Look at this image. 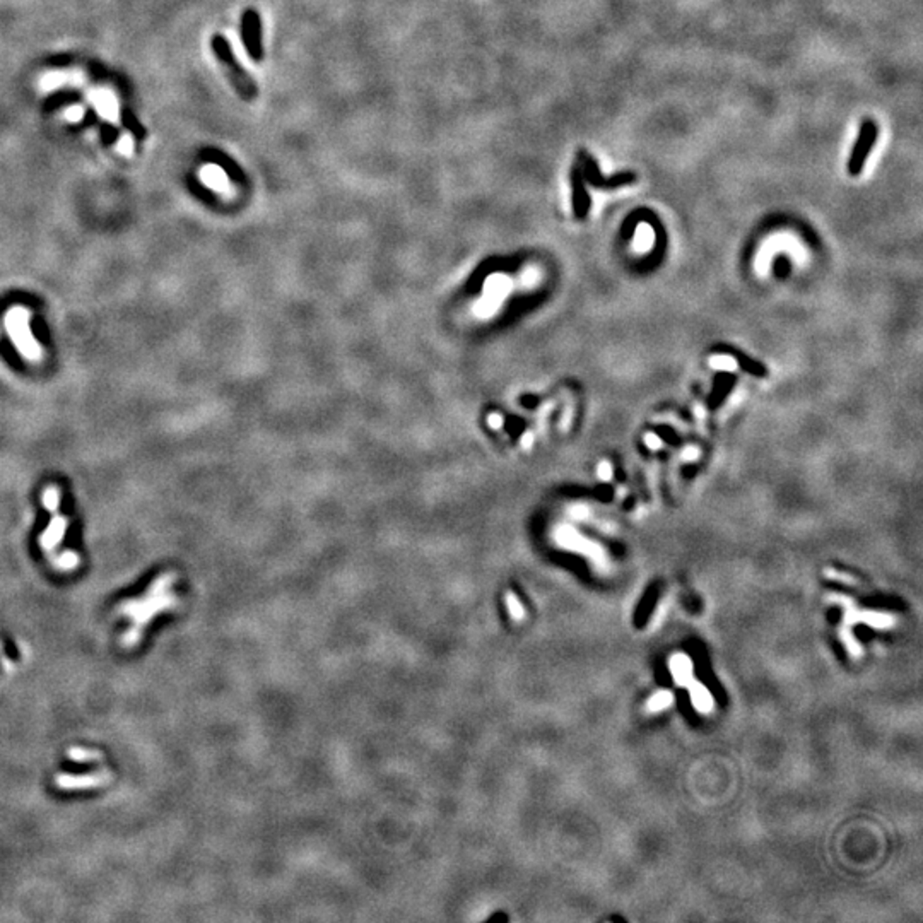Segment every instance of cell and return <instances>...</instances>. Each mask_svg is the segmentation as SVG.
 <instances>
[{
	"mask_svg": "<svg viewBox=\"0 0 923 923\" xmlns=\"http://www.w3.org/2000/svg\"><path fill=\"white\" fill-rule=\"evenodd\" d=\"M211 46L214 55H216L217 62L221 63L222 71H224L226 77L231 83V85L234 88V91L239 94V98L245 101H254L256 96H259V85L254 79H251L250 74L245 71V67L238 62L236 57H234V51L231 48V43L226 36L222 34H214L211 40Z\"/></svg>",
	"mask_w": 923,
	"mask_h": 923,
	"instance_id": "cell-1",
	"label": "cell"
},
{
	"mask_svg": "<svg viewBox=\"0 0 923 923\" xmlns=\"http://www.w3.org/2000/svg\"><path fill=\"white\" fill-rule=\"evenodd\" d=\"M4 327H6L9 339L12 340L17 353L26 361H40L43 358V348L40 342L34 339L31 332V311L28 308L21 305L12 306L4 316Z\"/></svg>",
	"mask_w": 923,
	"mask_h": 923,
	"instance_id": "cell-2",
	"label": "cell"
},
{
	"mask_svg": "<svg viewBox=\"0 0 923 923\" xmlns=\"http://www.w3.org/2000/svg\"><path fill=\"white\" fill-rule=\"evenodd\" d=\"M576 157H578L576 162H578L581 171H583L585 182L593 188H598V190H615V188L632 185L638 179V174L632 173V171H621V173H615L609 178L604 177L600 173V166H598L597 160L587 149H578Z\"/></svg>",
	"mask_w": 923,
	"mask_h": 923,
	"instance_id": "cell-3",
	"label": "cell"
},
{
	"mask_svg": "<svg viewBox=\"0 0 923 923\" xmlns=\"http://www.w3.org/2000/svg\"><path fill=\"white\" fill-rule=\"evenodd\" d=\"M879 135V127L874 120L867 118L863 120V123L860 125V130H858V137L855 140L852 152H850L848 157V173L852 177H858L862 173L863 165H865L867 157L874 149L875 140H877Z\"/></svg>",
	"mask_w": 923,
	"mask_h": 923,
	"instance_id": "cell-4",
	"label": "cell"
},
{
	"mask_svg": "<svg viewBox=\"0 0 923 923\" xmlns=\"http://www.w3.org/2000/svg\"><path fill=\"white\" fill-rule=\"evenodd\" d=\"M241 40L248 57L254 62L264 58L262 45V17L255 9H246L241 16Z\"/></svg>",
	"mask_w": 923,
	"mask_h": 923,
	"instance_id": "cell-5",
	"label": "cell"
},
{
	"mask_svg": "<svg viewBox=\"0 0 923 923\" xmlns=\"http://www.w3.org/2000/svg\"><path fill=\"white\" fill-rule=\"evenodd\" d=\"M570 182L573 190V209H575L576 217L583 219L590 209V195L587 192V182H585L583 171H581L578 162L573 165L570 171Z\"/></svg>",
	"mask_w": 923,
	"mask_h": 923,
	"instance_id": "cell-6",
	"label": "cell"
},
{
	"mask_svg": "<svg viewBox=\"0 0 923 923\" xmlns=\"http://www.w3.org/2000/svg\"><path fill=\"white\" fill-rule=\"evenodd\" d=\"M51 513H53V516H51L48 527H46L40 537V544L45 549V553H53L62 544L63 536H66L68 527V518L66 515H62L58 510H53Z\"/></svg>",
	"mask_w": 923,
	"mask_h": 923,
	"instance_id": "cell-7",
	"label": "cell"
},
{
	"mask_svg": "<svg viewBox=\"0 0 923 923\" xmlns=\"http://www.w3.org/2000/svg\"><path fill=\"white\" fill-rule=\"evenodd\" d=\"M845 622L846 624H857V622H863L867 626L875 627V630H887V627L895 626V617L889 615L886 612H874V610H869V612H860L855 607L848 605L845 610Z\"/></svg>",
	"mask_w": 923,
	"mask_h": 923,
	"instance_id": "cell-8",
	"label": "cell"
},
{
	"mask_svg": "<svg viewBox=\"0 0 923 923\" xmlns=\"http://www.w3.org/2000/svg\"><path fill=\"white\" fill-rule=\"evenodd\" d=\"M669 669L670 674H672L675 684L679 686H687L692 681V672H694V667H692V660L684 653H677L670 658L669 662Z\"/></svg>",
	"mask_w": 923,
	"mask_h": 923,
	"instance_id": "cell-9",
	"label": "cell"
},
{
	"mask_svg": "<svg viewBox=\"0 0 923 923\" xmlns=\"http://www.w3.org/2000/svg\"><path fill=\"white\" fill-rule=\"evenodd\" d=\"M204 156H205V161L214 162V165H217L219 168L224 170L233 182L236 183L243 182V170L239 168L236 162L231 160L229 156H226L224 152L217 151V149H207V151L204 152Z\"/></svg>",
	"mask_w": 923,
	"mask_h": 923,
	"instance_id": "cell-10",
	"label": "cell"
},
{
	"mask_svg": "<svg viewBox=\"0 0 923 923\" xmlns=\"http://www.w3.org/2000/svg\"><path fill=\"white\" fill-rule=\"evenodd\" d=\"M687 689H689V698L692 701V706L698 709L699 713L713 711V708H715V701H713L711 692L708 691L706 686H703L701 682L691 681L687 684Z\"/></svg>",
	"mask_w": 923,
	"mask_h": 923,
	"instance_id": "cell-11",
	"label": "cell"
},
{
	"mask_svg": "<svg viewBox=\"0 0 923 923\" xmlns=\"http://www.w3.org/2000/svg\"><path fill=\"white\" fill-rule=\"evenodd\" d=\"M120 115H122V123H123V127H125L127 130L130 132V134L134 135L137 140H142V139H145V135H147V132H145V127L142 125V123L139 122V118H137L135 115L132 113L130 110L123 108V110H122V113H120Z\"/></svg>",
	"mask_w": 923,
	"mask_h": 923,
	"instance_id": "cell-12",
	"label": "cell"
},
{
	"mask_svg": "<svg viewBox=\"0 0 923 923\" xmlns=\"http://www.w3.org/2000/svg\"><path fill=\"white\" fill-rule=\"evenodd\" d=\"M672 703H674V694H672V692L665 691V689L657 691L655 694H653L652 698L648 699L647 711H650V713L664 711V709L670 708V704H672Z\"/></svg>",
	"mask_w": 923,
	"mask_h": 923,
	"instance_id": "cell-13",
	"label": "cell"
},
{
	"mask_svg": "<svg viewBox=\"0 0 923 923\" xmlns=\"http://www.w3.org/2000/svg\"><path fill=\"white\" fill-rule=\"evenodd\" d=\"M80 100V94L75 91H60L55 93L53 96H50L48 100L45 103V111H55L58 110L60 106H66L68 103H74Z\"/></svg>",
	"mask_w": 923,
	"mask_h": 923,
	"instance_id": "cell-14",
	"label": "cell"
},
{
	"mask_svg": "<svg viewBox=\"0 0 923 923\" xmlns=\"http://www.w3.org/2000/svg\"><path fill=\"white\" fill-rule=\"evenodd\" d=\"M840 638L845 643V647L850 652V655H852V657H860L862 655V647L857 643L855 636H852V632H850L848 630L840 631Z\"/></svg>",
	"mask_w": 923,
	"mask_h": 923,
	"instance_id": "cell-15",
	"label": "cell"
},
{
	"mask_svg": "<svg viewBox=\"0 0 923 923\" xmlns=\"http://www.w3.org/2000/svg\"><path fill=\"white\" fill-rule=\"evenodd\" d=\"M118 139V130L111 123H103L101 125V140L105 145H111Z\"/></svg>",
	"mask_w": 923,
	"mask_h": 923,
	"instance_id": "cell-16",
	"label": "cell"
}]
</instances>
